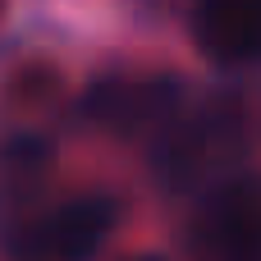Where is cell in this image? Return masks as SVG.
<instances>
[{"instance_id":"6da1fadb","label":"cell","mask_w":261,"mask_h":261,"mask_svg":"<svg viewBox=\"0 0 261 261\" xmlns=\"http://www.w3.org/2000/svg\"><path fill=\"white\" fill-rule=\"evenodd\" d=\"M239 151V106L211 101L193 119H170L156 133V174L174 193L211 184V174Z\"/></svg>"},{"instance_id":"7a4b0ae2","label":"cell","mask_w":261,"mask_h":261,"mask_svg":"<svg viewBox=\"0 0 261 261\" xmlns=\"http://www.w3.org/2000/svg\"><path fill=\"white\" fill-rule=\"evenodd\" d=\"M115 220H119V202L106 193H87L46 216L14 225L5 248L14 261H92L110 239Z\"/></svg>"},{"instance_id":"3957f363","label":"cell","mask_w":261,"mask_h":261,"mask_svg":"<svg viewBox=\"0 0 261 261\" xmlns=\"http://www.w3.org/2000/svg\"><path fill=\"white\" fill-rule=\"evenodd\" d=\"M193 261H261V179L239 174L206 188L193 225Z\"/></svg>"},{"instance_id":"277c9868","label":"cell","mask_w":261,"mask_h":261,"mask_svg":"<svg viewBox=\"0 0 261 261\" xmlns=\"http://www.w3.org/2000/svg\"><path fill=\"white\" fill-rule=\"evenodd\" d=\"M179 78L170 73H151V78H101L87 101L83 115L115 133V138H142V133H161L174 115H179Z\"/></svg>"},{"instance_id":"5b68a950","label":"cell","mask_w":261,"mask_h":261,"mask_svg":"<svg viewBox=\"0 0 261 261\" xmlns=\"http://www.w3.org/2000/svg\"><path fill=\"white\" fill-rule=\"evenodd\" d=\"M193 37L225 69L261 64V0H193Z\"/></svg>"},{"instance_id":"8992f818","label":"cell","mask_w":261,"mask_h":261,"mask_svg":"<svg viewBox=\"0 0 261 261\" xmlns=\"http://www.w3.org/2000/svg\"><path fill=\"white\" fill-rule=\"evenodd\" d=\"M55 165V142L41 133H18L0 147V206H18L41 193Z\"/></svg>"},{"instance_id":"52a82bcc","label":"cell","mask_w":261,"mask_h":261,"mask_svg":"<svg viewBox=\"0 0 261 261\" xmlns=\"http://www.w3.org/2000/svg\"><path fill=\"white\" fill-rule=\"evenodd\" d=\"M124 261H165V257H151V252H142V257H124Z\"/></svg>"}]
</instances>
